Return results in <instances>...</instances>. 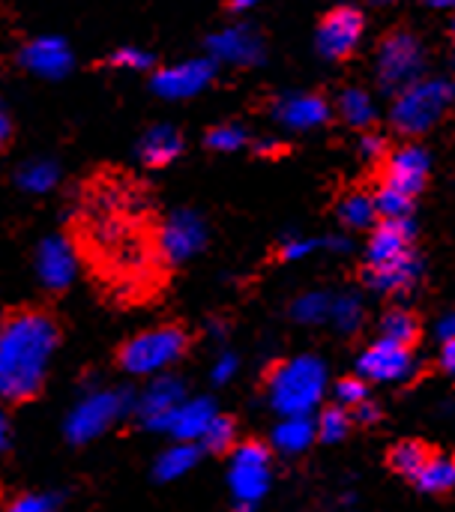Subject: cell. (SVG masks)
I'll return each instance as SVG.
<instances>
[{
    "instance_id": "obj_30",
    "label": "cell",
    "mask_w": 455,
    "mask_h": 512,
    "mask_svg": "<svg viewBox=\"0 0 455 512\" xmlns=\"http://www.w3.org/2000/svg\"><path fill=\"white\" fill-rule=\"evenodd\" d=\"M330 321H333L342 333L360 330V324H363V303H360V297L351 294V291L336 294V297H333V306H330Z\"/></svg>"
},
{
    "instance_id": "obj_49",
    "label": "cell",
    "mask_w": 455,
    "mask_h": 512,
    "mask_svg": "<svg viewBox=\"0 0 455 512\" xmlns=\"http://www.w3.org/2000/svg\"><path fill=\"white\" fill-rule=\"evenodd\" d=\"M375 3H390V0H375Z\"/></svg>"
},
{
    "instance_id": "obj_23",
    "label": "cell",
    "mask_w": 455,
    "mask_h": 512,
    "mask_svg": "<svg viewBox=\"0 0 455 512\" xmlns=\"http://www.w3.org/2000/svg\"><path fill=\"white\" fill-rule=\"evenodd\" d=\"M195 465H198V447H195V444L177 441L174 447H168V450L159 453V459H156V465H153V474H156V480L171 483V480L186 477Z\"/></svg>"
},
{
    "instance_id": "obj_22",
    "label": "cell",
    "mask_w": 455,
    "mask_h": 512,
    "mask_svg": "<svg viewBox=\"0 0 455 512\" xmlns=\"http://www.w3.org/2000/svg\"><path fill=\"white\" fill-rule=\"evenodd\" d=\"M315 423L312 417H282L273 429V447L285 456H297L312 447L315 441Z\"/></svg>"
},
{
    "instance_id": "obj_40",
    "label": "cell",
    "mask_w": 455,
    "mask_h": 512,
    "mask_svg": "<svg viewBox=\"0 0 455 512\" xmlns=\"http://www.w3.org/2000/svg\"><path fill=\"white\" fill-rule=\"evenodd\" d=\"M237 369H240V360L234 354H219L216 363H213L210 378H213V384H228L237 375Z\"/></svg>"
},
{
    "instance_id": "obj_19",
    "label": "cell",
    "mask_w": 455,
    "mask_h": 512,
    "mask_svg": "<svg viewBox=\"0 0 455 512\" xmlns=\"http://www.w3.org/2000/svg\"><path fill=\"white\" fill-rule=\"evenodd\" d=\"M216 405L213 399L207 396H198V399H183L180 408L171 414V423H168V435L174 441H183V444H201L207 426L216 420Z\"/></svg>"
},
{
    "instance_id": "obj_34",
    "label": "cell",
    "mask_w": 455,
    "mask_h": 512,
    "mask_svg": "<svg viewBox=\"0 0 455 512\" xmlns=\"http://www.w3.org/2000/svg\"><path fill=\"white\" fill-rule=\"evenodd\" d=\"M234 441H237L234 420H231V417H222V414H216V420L207 426V432H204V438H201L204 450H210V453H225V450L234 447Z\"/></svg>"
},
{
    "instance_id": "obj_1",
    "label": "cell",
    "mask_w": 455,
    "mask_h": 512,
    "mask_svg": "<svg viewBox=\"0 0 455 512\" xmlns=\"http://www.w3.org/2000/svg\"><path fill=\"white\" fill-rule=\"evenodd\" d=\"M57 351V324L36 309L0 321V399L24 402L39 393Z\"/></svg>"
},
{
    "instance_id": "obj_38",
    "label": "cell",
    "mask_w": 455,
    "mask_h": 512,
    "mask_svg": "<svg viewBox=\"0 0 455 512\" xmlns=\"http://www.w3.org/2000/svg\"><path fill=\"white\" fill-rule=\"evenodd\" d=\"M111 66H120V69H150L153 66V57L141 48H120L111 54Z\"/></svg>"
},
{
    "instance_id": "obj_45",
    "label": "cell",
    "mask_w": 455,
    "mask_h": 512,
    "mask_svg": "<svg viewBox=\"0 0 455 512\" xmlns=\"http://www.w3.org/2000/svg\"><path fill=\"white\" fill-rule=\"evenodd\" d=\"M9 141V117H6V111L0 108V147Z\"/></svg>"
},
{
    "instance_id": "obj_10",
    "label": "cell",
    "mask_w": 455,
    "mask_h": 512,
    "mask_svg": "<svg viewBox=\"0 0 455 512\" xmlns=\"http://www.w3.org/2000/svg\"><path fill=\"white\" fill-rule=\"evenodd\" d=\"M363 27H366V21H363L360 9H354V6L333 9L330 15H324V21L318 27V51L330 60H345L360 45Z\"/></svg>"
},
{
    "instance_id": "obj_5",
    "label": "cell",
    "mask_w": 455,
    "mask_h": 512,
    "mask_svg": "<svg viewBox=\"0 0 455 512\" xmlns=\"http://www.w3.org/2000/svg\"><path fill=\"white\" fill-rule=\"evenodd\" d=\"M135 399L120 390H90L75 402V408L66 417V438L72 444H90L99 435H105L129 408Z\"/></svg>"
},
{
    "instance_id": "obj_17",
    "label": "cell",
    "mask_w": 455,
    "mask_h": 512,
    "mask_svg": "<svg viewBox=\"0 0 455 512\" xmlns=\"http://www.w3.org/2000/svg\"><path fill=\"white\" fill-rule=\"evenodd\" d=\"M21 63L42 78H63L72 69V51L57 36H42L24 45Z\"/></svg>"
},
{
    "instance_id": "obj_7",
    "label": "cell",
    "mask_w": 455,
    "mask_h": 512,
    "mask_svg": "<svg viewBox=\"0 0 455 512\" xmlns=\"http://www.w3.org/2000/svg\"><path fill=\"white\" fill-rule=\"evenodd\" d=\"M423 45L408 30H396L381 42L378 51V81L387 93H402L420 81L423 72Z\"/></svg>"
},
{
    "instance_id": "obj_26",
    "label": "cell",
    "mask_w": 455,
    "mask_h": 512,
    "mask_svg": "<svg viewBox=\"0 0 455 512\" xmlns=\"http://www.w3.org/2000/svg\"><path fill=\"white\" fill-rule=\"evenodd\" d=\"M330 306H333V297L327 291H306L294 300L291 318L300 324H324L330 321Z\"/></svg>"
},
{
    "instance_id": "obj_9",
    "label": "cell",
    "mask_w": 455,
    "mask_h": 512,
    "mask_svg": "<svg viewBox=\"0 0 455 512\" xmlns=\"http://www.w3.org/2000/svg\"><path fill=\"white\" fill-rule=\"evenodd\" d=\"M186 399L183 381L174 375H156L144 393H138V399L132 402L138 420L150 429V432H168L171 414L180 408V402Z\"/></svg>"
},
{
    "instance_id": "obj_42",
    "label": "cell",
    "mask_w": 455,
    "mask_h": 512,
    "mask_svg": "<svg viewBox=\"0 0 455 512\" xmlns=\"http://www.w3.org/2000/svg\"><path fill=\"white\" fill-rule=\"evenodd\" d=\"M354 420H357V423H363V426H372V423H378V420H381V408H378L375 402H369V399H366L363 405H357V408H354Z\"/></svg>"
},
{
    "instance_id": "obj_6",
    "label": "cell",
    "mask_w": 455,
    "mask_h": 512,
    "mask_svg": "<svg viewBox=\"0 0 455 512\" xmlns=\"http://www.w3.org/2000/svg\"><path fill=\"white\" fill-rule=\"evenodd\" d=\"M273 480V465H270V450L249 441L234 447L231 465H228V489L240 512H252L264 495L270 492Z\"/></svg>"
},
{
    "instance_id": "obj_46",
    "label": "cell",
    "mask_w": 455,
    "mask_h": 512,
    "mask_svg": "<svg viewBox=\"0 0 455 512\" xmlns=\"http://www.w3.org/2000/svg\"><path fill=\"white\" fill-rule=\"evenodd\" d=\"M6 441H9V423H6V417H3V411H0V453H3V447H6Z\"/></svg>"
},
{
    "instance_id": "obj_2",
    "label": "cell",
    "mask_w": 455,
    "mask_h": 512,
    "mask_svg": "<svg viewBox=\"0 0 455 512\" xmlns=\"http://www.w3.org/2000/svg\"><path fill=\"white\" fill-rule=\"evenodd\" d=\"M327 393V366L312 357L279 363L267 378V399L279 417H309Z\"/></svg>"
},
{
    "instance_id": "obj_39",
    "label": "cell",
    "mask_w": 455,
    "mask_h": 512,
    "mask_svg": "<svg viewBox=\"0 0 455 512\" xmlns=\"http://www.w3.org/2000/svg\"><path fill=\"white\" fill-rule=\"evenodd\" d=\"M315 249H321V240H309V237L291 234V237H285V243H282V258H285V261H303V258L312 255Z\"/></svg>"
},
{
    "instance_id": "obj_16",
    "label": "cell",
    "mask_w": 455,
    "mask_h": 512,
    "mask_svg": "<svg viewBox=\"0 0 455 512\" xmlns=\"http://www.w3.org/2000/svg\"><path fill=\"white\" fill-rule=\"evenodd\" d=\"M273 117L288 126V129H315L321 123L330 120V105L324 96L318 93H291V96H279L273 105Z\"/></svg>"
},
{
    "instance_id": "obj_28",
    "label": "cell",
    "mask_w": 455,
    "mask_h": 512,
    "mask_svg": "<svg viewBox=\"0 0 455 512\" xmlns=\"http://www.w3.org/2000/svg\"><path fill=\"white\" fill-rule=\"evenodd\" d=\"M57 177H60V171H57L54 162L36 159V162L21 165V171H18V186H21L24 192L42 195V192H48V189L57 186Z\"/></svg>"
},
{
    "instance_id": "obj_13",
    "label": "cell",
    "mask_w": 455,
    "mask_h": 512,
    "mask_svg": "<svg viewBox=\"0 0 455 512\" xmlns=\"http://www.w3.org/2000/svg\"><path fill=\"white\" fill-rule=\"evenodd\" d=\"M36 273L48 291H66L75 282L78 258H75V249L69 246L66 237L42 240V246L36 252Z\"/></svg>"
},
{
    "instance_id": "obj_20",
    "label": "cell",
    "mask_w": 455,
    "mask_h": 512,
    "mask_svg": "<svg viewBox=\"0 0 455 512\" xmlns=\"http://www.w3.org/2000/svg\"><path fill=\"white\" fill-rule=\"evenodd\" d=\"M207 48L213 57H219L225 63H243V66L258 63L264 57V45H261L258 33L249 27H228V30L210 36Z\"/></svg>"
},
{
    "instance_id": "obj_29",
    "label": "cell",
    "mask_w": 455,
    "mask_h": 512,
    "mask_svg": "<svg viewBox=\"0 0 455 512\" xmlns=\"http://www.w3.org/2000/svg\"><path fill=\"white\" fill-rule=\"evenodd\" d=\"M375 210L378 216H384V222H393V219H411L414 213V198L390 183H384L378 192H375Z\"/></svg>"
},
{
    "instance_id": "obj_27",
    "label": "cell",
    "mask_w": 455,
    "mask_h": 512,
    "mask_svg": "<svg viewBox=\"0 0 455 512\" xmlns=\"http://www.w3.org/2000/svg\"><path fill=\"white\" fill-rule=\"evenodd\" d=\"M339 219L348 228H372L378 222V210H375V198L366 192H354L339 204Z\"/></svg>"
},
{
    "instance_id": "obj_14",
    "label": "cell",
    "mask_w": 455,
    "mask_h": 512,
    "mask_svg": "<svg viewBox=\"0 0 455 512\" xmlns=\"http://www.w3.org/2000/svg\"><path fill=\"white\" fill-rule=\"evenodd\" d=\"M423 279V258L411 249L381 267L366 270V285L378 294H408Z\"/></svg>"
},
{
    "instance_id": "obj_3",
    "label": "cell",
    "mask_w": 455,
    "mask_h": 512,
    "mask_svg": "<svg viewBox=\"0 0 455 512\" xmlns=\"http://www.w3.org/2000/svg\"><path fill=\"white\" fill-rule=\"evenodd\" d=\"M455 84L447 78H432V81H417L411 87H405L402 93H396L390 120L402 135H423L429 132L444 111L453 105Z\"/></svg>"
},
{
    "instance_id": "obj_33",
    "label": "cell",
    "mask_w": 455,
    "mask_h": 512,
    "mask_svg": "<svg viewBox=\"0 0 455 512\" xmlns=\"http://www.w3.org/2000/svg\"><path fill=\"white\" fill-rule=\"evenodd\" d=\"M348 432H351V414H348L342 405H339V408L333 405V408L321 411V417L315 420V435H318L321 441H327V444L345 441Z\"/></svg>"
},
{
    "instance_id": "obj_41",
    "label": "cell",
    "mask_w": 455,
    "mask_h": 512,
    "mask_svg": "<svg viewBox=\"0 0 455 512\" xmlns=\"http://www.w3.org/2000/svg\"><path fill=\"white\" fill-rule=\"evenodd\" d=\"M360 153H363L366 159H384L387 141H384L381 135H363V138H360Z\"/></svg>"
},
{
    "instance_id": "obj_35",
    "label": "cell",
    "mask_w": 455,
    "mask_h": 512,
    "mask_svg": "<svg viewBox=\"0 0 455 512\" xmlns=\"http://www.w3.org/2000/svg\"><path fill=\"white\" fill-rule=\"evenodd\" d=\"M246 141H249V135H246V129L237 126V123H222V126H216V129L207 132V147H210V150H219V153H234V150H240Z\"/></svg>"
},
{
    "instance_id": "obj_18",
    "label": "cell",
    "mask_w": 455,
    "mask_h": 512,
    "mask_svg": "<svg viewBox=\"0 0 455 512\" xmlns=\"http://www.w3.org/2000/svg\"><path fill=\"white\" fill-rule=\"evenodd\" d=\"M411 240H414V222L411 219H393V222H381L366 246V261L369 267H381L405 252H411Z\"/></svg>"
},
{
    "instance_id": "obj_48",
    "label": "cell",
    "mask_w": 455,
    "mask_h": 512,
    "mask_svg": "<svg viewBox=\"0 0 455 512\" xmlns=\"http://www.w3.org/2000/svg\"><path fill=\"white\" fill-rule=\"evenodd\" d=\"M426 3H432V6H455V0H426Z\"/></svg>"
},
{
    "instance_id": "obj_43",
    "label": "cell",
    "mask_w": 455,
    "mask_h": 512,
    "mask_svg": "<svg viewBox=\"0 0 455 512\" xmlns=\"http://www.w3.org/2000/svg\"><path fill=\"white\" fill-rule=\"evenodd\" d=\"M435 333H438V339H441V342H450V339H455V312L444 315V318L435 324Z\"/></svg>"
},
{
    "instance_id": "obj_21",
    "label": "cell",
    "mask_w": 455,
    "mask_h": 512,
    "mask_svg": "<svg viewBox=\"0 0 455 512\" xmlns=\"http://www.w3.org/2000/svg\"><path fill=\"white\" fill-rule=\"evenodd\" d=\"M180 150H183V138L174 126H153L138 144V156L150 168H162V165L174 162L180 156Z\"/></svg>"
},
{
    "instance_id": "obj_37",
    "label": "cell",
    "mask_w": 455,
    "mask_h": 512,
    "mask_svg": "<svg viewBox=\"0 0 455 512\" xmlns=\"http://www.w3.org/2000/svg\"><path fill=\"white\" fill-rule=\"evenodd\" d=\"M57 504H60L57 495L36 492V495H21V498H15V501L6 507V512H54L57 510Z\"/></svg>"
},
{
    "instance_id": "obj_25",
    "label": "cell",
    "mask_w": 455,
    "mask_h": 512,
    "mask_svg": "<svg viewBox=\"0 0 455 512\" xmlns=\"http://www.w3.org/2000/svg\"><path fill=\"white\" fill-rule=\"evenodd\" d=\"M420 336V324L411 312L405 309H393L384 315L381 321V339L384 342H393V345H402V348H411Z\"/></svg>"
},
{
    "instance_id": "obj_15",
    "label": "cell",
    "mask_w": 455,
    "mask_h": 512,
    "mask_svg": "<svg viewBox=\"0 0 455 512\" xmlns=\"http://www.w3.org/2000/svg\"><path fill=\"white\" fill-rule=\"evenodd\" d=\"M429 168H432V159L429 153L420 147V144H405L399 147L390 162H387V180L390 186L408 192L411 198H417V192H423L426 180H429Z\"/></svg>"
},
{
    "instance_id": "obj_12",
    "label": "cell",
    "mask_w": 455,
    "mask_h": 512,
    "mask_svg": "<svg viewBox=\"0 0 455 512\" xmlns=\"http://www.w3.org/2000/svg\"><path fill=\"white\" fill-rule=\"evenodd\" d=\"M213 72H216L213 60L195 57V60H186V63L168 66V69H159L153 75V90L159 96H165V99H189V96L201 93L210 84Z\"/></svg>"
},
{
    "instance_id": "obj_11",
    "label": "cell",
    "mask_w": 455,
    "mask_h": 512,
    "mask_svg": "<svg viewBox=\"0 0 455 512\" xmlns=\"http://www.w3.org/2000/svg\"><path fill=\"white\" fill-rule=\"evenodd\" d=\"M357 372L363 381H375V384H393V381H405L414 372V357L411 348L393 345L378 339L375 345H369L360 360H357Z\"/></svg>"
},
{
    "instance_id": "obj_4",
    "label": "cell",
    "mask_w": 455,
    "mask_h": 512,
    "mask_svg": "<svg viewBox=\"0 0 455 512\" xmlns=\"http://www.w3.org/2000/svg\"><path fill=\"white\" fill-rule=\"evenodd\" d=\"M186 351V333L180 327H153L132 336L120 348V369L135 378L165 375Z\"/></svg>"
},
{
    "instance_id": "obj_32",
    "label": "cell",
    "mask_w": 455,
    "mask_h": 512,
    "mask_svg": "<svg viewBox=\"0 0 455 512\" xmlns=\"http://www.w3.org/2000/svg\"><path fill=\"white\" fill-rule=\"evenodd\" d=\"M339 111H342V117H345L351 126H369V123L375 120V105H372L369 93H366V90H357V87H351V90L342 93Z\"/></svg>"
},
{
    "instance_id": "obj_44",
    "label": "cell",
    "mask_w": 455,
    "mask_h": 512,
    "mask_svg": "<svg viewBox=\"0 0 455 512\" xmlns=\"http://www.w3.org/2000/svg\"><path fill=\"white\" fill-rule=\"evenodd\" d=\"M441 369H444L450 378H455V339L444 342V348H441Z\"/></svg>"
},
{
    "instance_id": "obj_47",
    "label": "cell",
    "mask_w": 455,
    "mask_h": 512,
    "mask_svg": "<svg viewBox=\"0 0 455 512\" xmlns=\"http://www.w3.org/2000/svg\"><path fill=\"white\" fill-rule=\"evenodd\" d=\"M258 0H231V6L234 9H249V6H255Z\"/></svg>"
},
{
    "instance_id": "obj_36",
    "label": "cell",
    "mask_w": 455,
    "mask_h": 512,
    "mask_svg": "<svg viewBox=\"0 0 455 512\" xmlns=\"http://www.w3.org/2000/svg\"><path fill=\"white\" fill-rule=\"evenodd\" d=\"M366 399H369V387H366L363 378H342V381L336 384V402H339L342 408H357V405H363Z\"/></svg>"
},
{
    "instance_id": "obj_31",
    "label": "cell",
    "mask_w": 455,
    "mask_h": 512,
    "mask_svg": "<svg viewBox=\"0 0 455 512\" xmlns=\"http://www.w3.org/2000/svg\"><path fill=\"white\" fill-rule=\"evenodd\" d=\"M432 453L420 444V441H402V444H396L393 447V453H390V465H393V471H399L402 477H417V471L426 465V459H429Z\"/></svg>"
},
{
    "instance_id": "obj_8",
    "label": "cell",
    "mask_w": 455,
    "mask_h": 512,
    "mask_svg": "<svg viewBox=\"0 0 455 512\" xmlns=\"http://www.w3.org/2000/svg\"><path fill=\"white\" fill-rule=\"evenodd\" d=\"M156 243H159L162 261L171 264V267H180V264H186L189 258H195L204 249V243H207V225H204V219L198 213L177 210V213H171L162 222Z\"/></svg>"
},
{
    "instance_id": "obj_24",
    "label": "cell",
    "mask_w": 455,
    "mask_h": 512,
    "mask_svg": "<svg viewBox=\"0 0 455 512\" xmlns=\"http://www.w3.org/2000/svg\"><path fill=\"white\" fill-rule=\"evenodd\" d=\"M417 489L429 492V495H444L455 489V459L450 456H429L426 465L417 471L414 477Z\"/></svg>"
}]
</instances>
